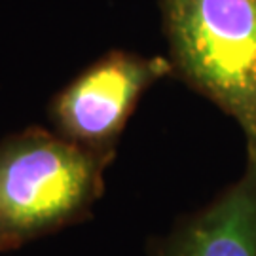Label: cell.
Wrapping results in <instances>:
<instances>
[{"instance_id":"1","label":"cell","mask_w":256,"mask_h":256,"mask_svg":"<svg viewBox=\"0 0 256 256\" xmlns=\"http://www.w3.org/2000/svg\"><path fill=\"white\" fill-rule=\"evenodd\" d=\"M114 158L42 128L0 140V252L86 218Z\"/></svg>"},{"instance_id":"4","label":"cell","mask_w":256,"mask_h":256,"mask_svg":"<svg viewBox=\"0 0 256 256\" xmlns=\"http://www.w3.org/2000/svg\"><path fill=\"white\" fill-rule=\"evenodd\" d=\"M152 256H256V158L214 202L158 241Z\"/></svg>"},{"instance_id":"2","label":"cell","mask_w":256,"mask_h":256,"mask_svg":"<svg viewBox=\"0 0 256 256\" xmlns=\"http://www.w3.org/2000/svg\"><path fill=\"white\" fill-rule=\"evenodd\" d=\"M169 61L238 122L256 158V0H162Z\"/></svg>"},{"instance_id":"3","label":"cell","mask_w":256,"mask_h":256,"mask_svg":"<svg viewBox=\"0 0 256 256\" xmlns=\"http://www.w3.org/2000/svg\"><path fill=\"white\" fill-rule=\"evenodd\" d=\"M173 72L164 57L114 50L102 55L54 97L50 120L55 133L104 156H116L128 120L148 88Z\"/></svg>"}]
</instances>
